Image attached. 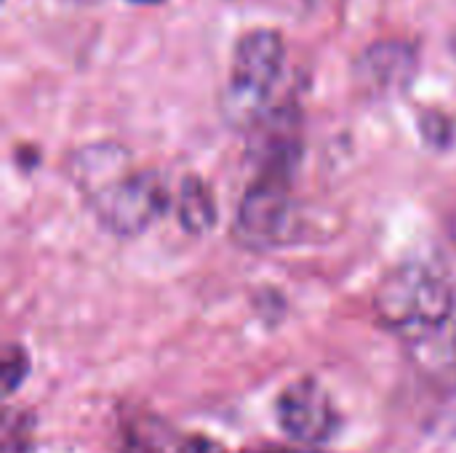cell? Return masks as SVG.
I'll list each match as a JSON object with an SVG mask.
<instances>
[{"label":"cell","instance_id":"cell-1","mask_svg":"<svg viewBox=\"0 0 456 453\" xmlns=\"http://www.w3.org/2000/svg\"><path fill=\"white\" fill-rule=\"evenodd\" d=\"M72 176L96 216L118 235L142 232L168 203L163 182L150 171H131L126 150L115 144L80 150Z\"/></svg>","mask_w":456,"mask_h":453},{"label":"cell","instance_id":"cell-2","mask_svg":"<svg viewBox=\"0 0 456 453\" xmlns=\"http://www.w3.org/2000/svg\"><path fill=\"white\" fill-rule=\"evenodd\" d=\"M377 318L406 336H422L441 328L452 312V291L433 270L409 264L390 272L374 296Z\"/></svg>","mask_w":456,"mask_h":453},{"label":"cell","instance_id":"cell-3","mask_svg":"<svg viewBox=\"0 0 456 453\" xmlns=\"http://www.w3.org/2000/svg\"><path fill=\"white\" fill-rule=\"evenodd\" d=\"M283 59L286 43L283 35L273 27L246 29L238 37L224 93V107L232 123H254L259 117V109L281 77Z\"/></svg>","mask_w":456,"mask_h":453},{"label":"cell","instance_id":"cell-4","mask_svg":"<svg viewBox=\"0 0 456 453\" xmlns=\"http://www.w3.org/2000/svg\"><path fill=\"white\" fill-rule=\"evenodd\" d=\"M289 179V168H262L259 179L248 187L238 208L232 227L238 243L246 248H267L278 243L291 214Z\"/></svg>","mask_w":456,"mask_h":453},{"label":"cell","instance_id":"cell-5","mask_svg":"<svg viewBox=\"0 0 456 453\" xmlns=\"http://www.w3.org/2000/svg\"><path fill=\"white\" fill-rule=\"evenodd\" d=\"M278 422L289 438L315 446L334 435L339 417L329 392L315 379H299L281 392Z\"/></svg>","mask_w":456,"mask_h":453},{"label":"cell","instance_id":"cell-6","mask_svg":"<svg viewBox=\"0 0 456 453\" xmlns=\"http://www.w3.org/2000/svg\"><path fill=\"white\" fill-rule=\"evenodd\" d=\"M414 64H417V53L409 43L379 40L361 53L358 77L363 80L366 88L377 93H390L409 83Z\"/></svg>","mask_w":456,"mask_h":453},{"label":"cell","instance_id":"cell-7","mask_svg":"<svg viewBox=\"0 0 456 453\" xmlns=\"http://www.w3.org/2000/svg\"><path fill=\"white\" fill-rule=\"evenodd\" d=\"M214 219H216V206L208 187L195 176L184 179L179 192V222L184 224V230L200 235L214 224Z\"/></svg>","mask_w":456,"mask_h":453},{"label":"cell","instance_id":"cell-8","mask_svg":"<svg viewBox=\"0 0 456 453\" xmlns=\"http://www.w3.org/2000/svg\"><path fill=\"white\" fill-rule=\"evenodd\" d=\"M27 352L21 347H5V355H3V387L5 392H13L19 387V382L27 376Z\"/></svg>","mask_w":456,"mask_h":453},{"label":"cell","instance_id":"cell-9","mask_svg":"<svg viewBox=\"0 0 456 453\" xmlns=\"http://www.w3.org/2000/svg\"><path fill=\"white\" fill-rule=\"evenodd\" d=\"M134 3H160V0H134Z\"/></svg>","mask_w":456,"mask_h":453},{"label":"cell","instance_id":"cell-10","mask_svg":"<svg viewBox=\"0 0 456 453\" xmlns=\"http://www.w3.org/2000/svg\"><path fill=\"white\" fill-rule=\"evenodd\" d=\"M454 398H456V384H454Z\"/></svg>","mask_w":456,"mask_h":453}]
</instances>
